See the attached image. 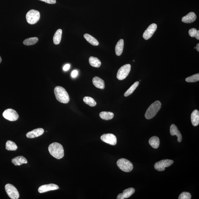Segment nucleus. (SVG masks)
I'll return each mask as SVG.
<instances>
[{
    "label": "nucleus",
    "instance_id": "nucleus-28",
    "mask_svg": "<svg viewBox=\"0 0 199 199\" xmlns=\"http://www.w3.org/2000/svg\"><path fill=\"white\" fill-rule=\"evenodd\" d=\"M38 39L37 37H31L27 38L24 41V45H34L38 41Z\"/></svg>",
    "mask_w": 199,
    "mask_h": 199
},
{
    "label": "nucleus",
    "instance_id": "nucleus-30",
    "mask_svg": "<svg viewBox=\"0 0 199 199\" xmlns=\"http://www.w3.org/2000/svg\"><path fill=\"white\" fill-rule=\"evenodd\" d=\"M189 35L192 37H196L197 39L199 40V30L196 28H192L189 30Z\"/></svg>",
    "mask_w": 199,
    "mask_h": 199
},
{
    "label": "nucleus",
    "instance_id": "nucleus-12",
    "mask_svg": "<svg viewBox=\"0 0 199 199\" xmlns=\"http://www.w3.org/2000/svg\"><path fill=\"white\" fill-rule=\"evenodd\" d=\"M59 187L57 185L54 184H45L41 185L38 189V192L40 193H42L47 192L50 191L58 190Z\"/></svg>",
    "mask_w": 199,
    "mask_h": 199
},
{
    "label": "nucleus",
    "instance_id": "nucleus-17",
    "mask_svg": "<svg viewBox=\"0 0 199 199\" xmlns=\"http://www.w3.org/2000/svg\"><path fill=\"white\" fill-rule=\"evenodd\" d=\"M191 121L193 126H197L199 123V112L195 110L191 115Z\"/></svg>",
    "mask_w": 199,
    "mask_h": 199
},
{
    "label": "nucleus",
    "instance_id": "nucleus-21",
    "mask_svg": "<svg viewBox=\"0 0 199 199\" xmlns=\"http://www.w3.org/2000/svg\"><path fill=\"white\" fill-rule=\"evenodd\" d=\"M62 35V30L59 29L56 31L53 37L54 43L55 45H58L60 43Z\"/></svg>",
    "mask_w": 199,
    "mask_h": 199
},
{
    "label": "nucleus",
    "instance_id": "nucleus-7",
    "mask_svg": "<svg viewBox=\"0 0 199 199\" xmlns=\"http://www.w3.org/2000/svg\"><path fill=\"white\" fill-rule=\"evenodd\" d=\"M6 191L11 199H17L19 197V194L18 190L14 185L7 184L5 186Z\"/></svg>",
    "mask_w": 199,
    "mask_h": 199
},
{
    "label": "nucleus",
    "instance_id": "nucleus-14",
    "mask_svg": "<svg viewBox=\"0 0 199 199\" xmlns=\"http://www.w3.org/2000/svg\"><path fill=\"white\" fill-rule=\"evenodd\" d=\"M170 133L171 136H176L177 137L178 141L179 142L181 141L182 139V135L175 125L173 124L171 125L170 127Z\"/></svg>",
    "mask_w": 199,
    "mask_h": 199
},
{
    "label": "nucleus",
    "instance_id": "nucleus-18",
    "mask_svg": "<svg viewBox=\"0 0 199 199\" xmlns=\"http://www.w3.org/2000/svg\"><path fill=\"white\" fill-rule=\"evenodd\" d=\"M12 163L15 166H20L23 164L28 163V160L23 156H18L15 157L11 160Z\"/></svg>",
    "mask_w": 199,
    "mask_h": 199
},
{
    "label": "nucleus",
    "instance_id": "nucleus-6",
    "mask_svg": "<svg viewBox=\"0 0 199 199\" xmlns=\"http://www.w3.org/2000/svg\"><path fill=\"white\" fill-rule=\"evenodd\" d=\"M131 65L129 64L123 65L118 71L117 77L119 80H123L126 78L130 72Z\"/></svg>",
    "mask_w": 199,
    "mask_h": 199
},
{
    "label": "nucleus",
    "instance_id": "nucleus-36",
    "mask_svg": "<svg viewBox=\"0 0 199 199\" xmlns=\"http://www.w3.org/2000/svg\"><path fill=\"white\" fill-rule=\"evenodd\" d=\"M124 198L123 193H120V194H119L117 198V199H124Z\"/></svg>",
    "mask_w": 199,
    "mask_h": 199
},
{
    "label": "nucleus",
    "instance_id": "nucleus-32",
    "mask_svg": "<svg viewBox=\"0 0 199 199\" xmlns=\"http://www.w3.org/2000/svg\"><path fill=\"white\" fill-rule=\"evenodd\" d=\"M191 198V195L190 193L184 192L180 195L179 199H190Z\"/></svg>",
    "mask_w": 199,
    "mask_h": 199
},
{
    "label": "nucleus",
    "instance_id": "nucleus-23",
    "mask_svg": "<svg viewBox=\"0 0 199 199\" xmlns=\"http://www.w3.org/2000/svg\"><path fill=\"white\" fill-rule=\"evenodd\" d=\"M89 63L92 66L96 67H99L101 65V62L99 59L93 57H91L89 58Z\"/></svg>",
    "mask_w": 199,
    "mask_h": 199
},
{
    "label": "nucleus",
    "instance_id": "nucleus-10",
    "mask_svg": "<svg viewBox=\"0 0 199 199\" xmlns=\"http://www.w3.org/2000/svg\"><path fill=\"white\" fill-rule=\"evenodd\" d=\"M100 138L103 142L112 145H115L117 144L116 137L113 134H104L102 135Z\"/></svg>",
    "mask_w": 199,
    "mask_h": 199
},
{
    "label": "nucleus",
    "instance_id": "nucleus-1",
    "mask_svg": "<svg viewBox=\"0 0 199 199\" xmlns=\"http://www.w3.org/2000/svg\"><path fill=\"white\" fill-rule=\"evenodd\" d=\"M48 149L50 154L56 159H61L64 155L63 146L58 143L54 142L50 144Z\"/></svg>",
    "mask_w": 199,
    "mask_h": 199
},
{
    "label": "nucleus",
    "instance_id": "nucleus-15",
    "mask_svg": "<svg viewBox=\"0 0 199 199\" xmlns=\"http://www.w3.org/2000/svg\"><path fill=\"white\" fill-rule=\"evenodd\" d=\"M197 16L194 12H191L182 18V22L186 24H191L196 20Z\"/></svg>",
    "mask_w": 199,
    "mask_h": 199
},
{
    "label": "nucleus",
    "instance_id": "nucleus-4",
    "mask_svg": "<svg viewBox=\"0 0 199 199\" xmlns=\"http://www.w3.org/2000/svg\"><path fill=\"white\" fill-rule=\"evenodd\" d=\"M40 17L39 11L34 9L29 11L26 15L27 22L31 24H36L39 20Z\"/></svg>",
    "mask_w": 199,
    "mask_h": 199
},
{
    "label": "nucleus",
    "instance_id": "nucleus-31",
    "mask_svg": "<svg viewBox=\"0 0 199 199\" xmlns=\"http://www.w3.org/2000/svg\"><path fill=\"white\" fill-rule=\"evenodd\" d=\"M199 80V74H195L185 79V81L187 82H195Z\"/></svg>",
    "mask_w": 199,
    "mask_h": 199
},
{
    "label": "nucleus",
    "instance_id": "nucleus-2",
    "mask_svg": "<svg viewBox=\"0 0 199 199\" xmlns=\"http://www.w3.org/2000/svg\"><path fill=\"white\" fill-rule=\"evenodd\" d=\"M54 92L56 98L60 103L67 104L69 102V94L64 88L61 86H57L55 88Z\"/></svg>",
    "mask_w": 199,
    "mask_h": 199
},
{
    "label": "nucleus",
    "instance_id": "nucleus-37",
    "mask_svg": "<svg viewBox=\"0 0 199 199\" xmlns=\"http://www.w3.org/2000/svg\"><path fill=\"white\" fill-rule=\"evenodd\" d=\"M196 48L197 51L199 52V43L197 44Z\"/></svg>",
    "mask_w": 199,
    "mask_h": 199
},
{
    "label": "nucleus",
    "instance_id": "nucleus-29",
    "mask_svg": "<svg viewBox=\"0 0 199 199\" xmlns=\"http://www.w3.org/2000/svg\"><path fill=\"white\" fill-rule=\"evenodd\" d=\"M135 192V190L134 188H130L123 191V194L124 198H127L132 196Z\"/></svg>",
    "mask_w": 199,
    "mask_h": 199
},
{
    "label": "nucleus",
    "instance_id": "nucleus-26",
    "mask_svg": "<svg viewBox=\"0 0 199 199\" xmlns=\"http://www.w3.org/2000/svg\"><path fill=\"white\" fill-rule=\"evenodd\" d=\"M85 103L90 106V107H94L97 104L96 102L93 98L90 97L86 96L84 97L83 99Z\"/></svg>",
    "mask_w": 199,
    "mask_h": 199
},
{
    "label": "nucleus",
    "instance_id": "nucleus-11",
    "mask_svg": "<svg viewBox=\"0 0 199 199\" xmlns=\"http://www.w3.org/2000/svg\"><path fill=\"white\" fill-rule=\"evenodd\" d=\"M157 26L155 24H150L145 31L143 35V37L145 40H148L151 38L157 29Z\"/></svg>",
    "mask_w": 199,
    "mask_h": 199
},
{
    "label": "nucleus",
    "instance_id": "nucleus-38",
    "mask_svg": "<svg viewBox=\"0 0 199 199\" xmlns=\"http://www.w3.org/2000/svg\"><path fill=\"white\" fill-rule=\"evenodd\" d=\"M1 62H2V58L1 57V56H0V63H1Z\"/></svg>",
    "mask_w": 199,
    "mask_h": 199
},
{
    "label": "nucleus",
    "instance_id": "nucleus-22",
    "mask_svg": "<svg viewBox=\"0 0 199 199\" xmlns=\"http://www.w3.org/2000/svg\"><path fill=\"white\" fill-rule=\"evenodd\" d=\"M84 37L87 41L91 44L92 45L94 46H97L99 44L98 41L93 37L91 36L90 35L88 34H85L84 35Z\"/></svg>",
    "mask_w": 199,
    "mask_h": 199
},
{
    "label": "nucleus",
    "instance_id": "nucleus-16",
    "mask_svg": "<svg viewBox=\"0 0 199 199\" xmlns=\"http://www.w3.org/2000/svg\"><path fill=\"white\" fill-rule=\"evenodd\" d=\"M93 83L97 88L103 89L105 88V83L102 79L96 76L93 79Z\"/></svg>",
    "mask_w": 199,
    "mask_h": 199
},
{
    "label": "nucleus",
    "instance_id": "nucleus-27",
    "mask_svg": "<svg viewBox=\"0 0 199 199\" xmlns=\"http://www.w3.org/2000/svg\"><path fill=\"white\" fill-rule=\"evenodd\" d=\"M6 148L8 150L15 151L17 149V146L14 142L11 141H8L6 144Z\"/></svg>",
    "mask_w": 199,
    "mask_h": 199
},
{
    "label": "nucleus",
    "instance_id": "nucleus-20",
    "mask_svg": "<svg viewBox=\"0 0 199 199\" xmlns=\"http://www.w3.org/2000/svg\"><path fill=\"white\" fill-rule=\"evenodd\" d=\"M149 142L150 146L154 149L159 148L160 144L159 139L158 137L154 136L149 139Z\"/></svg>",
    "mask_w": 199,
    "mask_h": 199
},
{
    "label": "nucleus",
    "instance_id": "nucleus-33",
    "mask_svg": "<svg viewBox=\"0 0 199 199\" xmlns=\"http://www.w3.org/2000/svg\"><path fill=\"white\" fill-rule=\"evenodd\" d=\"M40 1L45 2L49 4H54L56 3V0H40Z\"/></svg>",
    "mask_w": 199,
    "mask_h": 199
},
{
    "label": "nucleus",
    "instance_id": "nucleus-35",
    "mask_svg": "<svg viewBox=\"0 0 199 199\" xmlns=\"http://www.w3.org/2000/svg\"><path fill=\"white\" fill-rule=\"evenodd\" d=\"M70 68V65L69 64H66L63 67V70L64 71H68Z\"/></svg>",
    "mask_w": 199,
    "mask_h": 199
},
{
    "label": "nucleus",
    "instance_id": "nucleus-13",
    "mask_svg": "<svg viewBox=\"0 0 199 199\" xmlns=\"http://www.w3.org/2000/svg\"><path fill=\"white\" fill-rule=\"evenodd\" d=\"M44 133L43 129L38 128L34 129L28 132L26 134V136L29 138H34L41 136Z\"/></svg>",
    "mask_w": 199,
    "mask_h": 199
},
{
    "label": "nucleus",
    "instance_id": "nucleus-34",
    "mask_svg": "<svg viewBox=\"0 0 199 199\" xmlns=\"http://www.w3.org/2000/svg\"><path fill=\"white\" fill-rule=\"evenodd\" d=\"M78 71L76 70H75L73 71L72 73H71V76H72L73 78H75L78 76Z\"/></svg>",
    "mask_w": 199,
    "mask_h": 199
},
{
    "label": "nucleus",
    "instance_id": "nucleus-5",
    "mask_svg": "<svg viewBox=\"0 0 199 199\" xmlns=\"http://www.w3.org/2000/svg\"><path fill=\"white\" fill-rule=\"evenodd\" d=\"M118 167L122 171L129 172L132 171L133 169L132 164L128 160L123 159H120L118 160L117 162Z\"/></svg>",
    "mask_w": 199,
    "mask_h": 199
},
{
    "label": "nucleus",
    "instance_id": "nucleus-3",
    "mask_svg": "<svg viewBox=\"0 0 199 199\" xmlns=\"http://www.w3.org/2000/svg\"><path fill=\"white\" fill-rule=\"evenodd\" d=\"M161 106V103L159 101L154 102L147 110L145 114V117L148 119L153 118L159 111Z\"/></svg>",
    "mask_w": 199,
    "mask_h": 199
},
{
    "label": "nucleus",
    "instance_id": "nucleus-24",
    "mask_svg": "<svg viewBox=\"0 0 199 199\" xmlns=\"http://www.w3.org/2000/svg\"><path fill=\"white\" fill-rule=\"evenodd\" d=\"M100 117L102 119L109 120L113 119L114 116L113 113L111 112L103 111L100 113Z\"/></svg>",
    "mask_w": 199,
    "mask_h": 199
},
{
    "label": "nucleus",
    "instance_id": "nucleus-9",
    "mask_svg": "<svg viewBox=\"0 0 199 199\" xmlns=\"http://www.w3.org/2000/svg\"><path fill=\"white\" fill-rule=\"evenodd\" d=\"M174 163L172 160L169 159H165L161 160L159 162H156L154 164V167L155 169L159 171H165V168L171 166Z\"/></svg>",
    "mask_w": 199,
    "mask_h": 199
},
{
    "label": "nucleus",
    "instance_id": "nucleus-19",
    "mask_svg": "<svg viewBox=\"0 0 199 199\" xmlns=\"http://www.w3.org/2000/svg\"><path fill=\"white\" fill-rule=\"evenodd\" d=\"M123 45H124V41L123 39L120 40L118 42L115 47L116 54L117 55L120 56L123 53Z\"/></svg>",
    "mask_w": 199,
    "mask_h": 199
},
{
    "label": "nucleus",
    "instance_id": "nucleus-8",
    "mask_svg": "<svg viewBox=\"0 0 199 199\" xmlns=\"http://www.w3.org/2000/svg\"><path fill=\"white\" fill-rule=\"evenodd\" d=\"M3 116L5 119L11 121H16L19 119V115L14 110L9 109L4 111Z\"/></svg>",
    "mask_w": 199,
    "mask_h": 199
},
{
    "label": "nucleus",
    "instance_id": "nucleus-25",
    "mask_svg": "<svg viewBox=\"0 0 199 199\" xmlns=\"http://www.w3.org/2000/svg\"><path fill=\"white\" fill-rule=\"evenodd\" d=\"M140 84V82L137 81L134 83V84H133L130 88H129L128 90H127V91L125 93L124 96L125 97H127L132 94L134 91L136 89Z\"/></svg>",
    "mask_w": 199,
    "mask_h": 199
}]
</instances>
